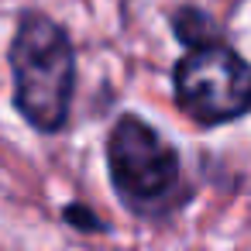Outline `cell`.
<instances>
[{"mask_svg": "<svg viewBox=\"0 0 251 251\" xmlns=\"http://www.w3.org/2000/svg\"><path fill=\"white\" fill-rule=\"evenodd\" d=\"M14 103L38 131H59L69 117L76 55L69 35L45 14H25L11 42Z\"/></svg>", "mask_w": 251, "mask_h": 251, "instance_id": "1", "label": "cell"}, {"mask_svg": "<svg viewBox=\"0 0 251 251\" xmlns=\"http://www.w3.org/2000/svg\"><path fill=\"white\" fill-rule=\"evenodd\" d=\"M107 165L114 189L138 213L172 206L179 189V155L141 117L124 114L107 138Z\"/></svg>", "mask_w": 251, "mask_h": 251, "instance_id": "2", "label": "cell"}, {"mask_svg": "<svg viewBox=\"0 0 251 251\" xmlns=\"http://www.w3.org/2000/svg\"><path fill=\"white\" fill-rule=\"evenodd\" d=\"M176 103L200 124H224L251 110V66L220 42H200L172 73Z\"/></svg>", "mask_w": 251, "mask_h": 251, "instance_id": "3", "label": "cell"}]
</instances>
